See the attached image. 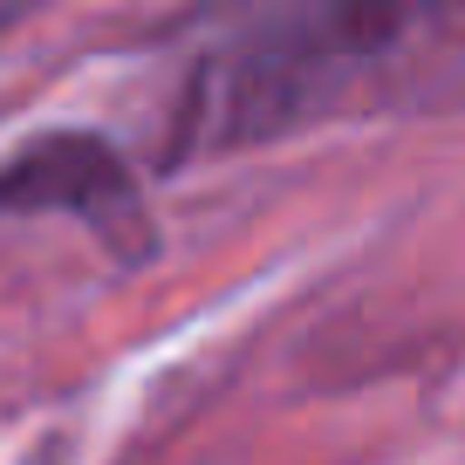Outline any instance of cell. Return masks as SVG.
<instances>
[{
	"instance_id": "obj_1",
	"label": "cell",
	"mask_w": 465,
	"mask_h": 465,
	"mask_svg": "<svg viewBox=\"0 0 465 465\" xmlns=\"http://www.w3.org/2000/svg\"><path fill=\"white\" fill-rule=\"evenodd\" d=\"M465 96V7H267L205 42L164 158L281 144L363 103Z\"/></svg>"
},
{
	"instance_id": "obj_2",
	"label": "cell",
	"mask_w": 465,
	"mask_h": 465,
	"mask_svg": "<svg viewBox=\"0 0 465 465\" xmlns=\"http://www.w3.org/2000/svg\"><path fill=\"white\" fill-rule=\"evenodd\" d=\"M15 213L83 219L116 267H144L158 253L144 185L124 164V151L96 131H48V137H28L15 158H0V219Z\"/></svg>"
}]
</instances>
